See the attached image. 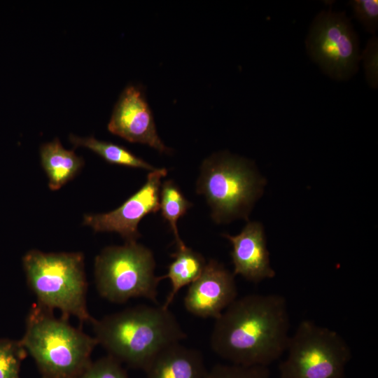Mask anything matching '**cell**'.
I'll list each match as a JSON object with an SVG mask.
<instances>
[{"instance_id": "obj_19", "label": "cell", "mask_w": 378, "mask_h": 378, "mask_svg": "<svg viewBox=\"0 0 378 378\" xmlns=\"http://www.w3.org/2000/svg\"><path fill=\"white\" fill-rule=\"evenodd\" d=\"M267 366L217 364L208 370L206 378H270Z\"/></svg>"}, {"instance_id": "obj_3", "label": "cell", "mask_w": 378, "mask_h": 378, "mask_svg": "<svg viewBox=\"0 0 378 378\" xmlns=\"http://www.w3.org/2000/svg\"><path fill=\"white\" fill-rule=\"evenodd\" d=\"M52 312L34 304L20 340L34 360L41 378H76L92 362L97 341Z\"/></svg>"}, {"instance_id": "obj_4", "label": "cell", "mask_w": 378, "mask_h": 378, "mask_svg": "<svg viewBox=\"0 0 378 378\" xmlns=\"http://www.w3.org/2000/svg\"><path fill=\"white\" fill-rule=\"evenodd\" d=\"M27 282L36 303L80 323L94 320L87 307L88 284L82 253H44L31 250L22 258Z\"/></svg>"}, {"instance_id": "obj_7", "label": "cell", "mask_w": 378, "mask_h": 378, "mask_svg": "<svg viewBox=\"0 0 378 378\" xmlns=\"http://www.w3.org/2000/svg\"><path fill=\"white\" fill-rule=\"evenodd\" d=\"M279 378H344L351 358L346 340L337 331L302 320L290 336Z\"/></svg>"}, {"instance_id": "obj_9", "label": "cell", "mask_w": 378, "mask_h": 378, "mask_svg": "<svg viewBox=\"0 0 378 378\" xmlns=\"http://www.w3.org/2000/svg\"><path fill=\"white\" fill-rule=\"evenodd\" d=\"M167 174L164 168L149 172L145 184L118 208L105 214L86 215L83 224L96 232H117L126 242L136 241L141 220L160 209L161 178Z\"/></svg>"}, {"instance_id": "obj_10", "label": "cell", "mask_w": 378, "mask_h": 378, "mask_svg": "<svg viewBox=\"0 0 378 378\" xmlns=\"http://www.w3.org/2000/svg\"><path fill=\"white\" fill-rule=\"evenodd\" d=\"M110 132L132 142L146 144L160 153H170L160 139L143 87L127 85L115 103L108 124Z\"/></svg>"}, {"instance_id": "obj_5", "label": "cell", "mask_w": 378, "mask_h": 378, "mask_svg": "<svg viewBox=\"0 0 378 378\" xmlns=\"http://www.w3.org/2000/svg\"><path fill=\"white\" fill-rule=\"evenodd\" d=\"M265 184L250 161L223 151L204 160L196 192L205 197L212 219L223 223L247 219Z\"/></svg>"}, {"instance_id": "obj_8", "label": "cell", "mask_w": 378, "mask_h": 378, "mask_svg": "<svg viewBox=\"0 0 378 378\" xmlns=\"http://www.w3.org/2000/svg\"><path fill=\"white\" fill-rule=\"evenodd\" d=\"M312 59L330 78L347 80L360 61L359 39L345 12L322 10L312 21L306 39Z\"/></svg>"}, {"instance_id": "obj_14", "label": "cell", "mask_w": 378, "mask_h": 378, "mask_svg": "<svg viewBox=\"0 0 378 378\" xmlns=\"http://www.w3.org/2000/svg\"><path fill=\"white\" fill-rule=\"evenodd\" d=\"M41 164L49 179V188L57 190L71 180L83 165L82 158L73 150H66L55 138L40 149Z\"/></svg>"}, {"instance_id": "obj_20", "label": "cell", "mask_w": 378, "mask_h": 378, "mask_svg": "<svg viewBox=\"0 0 378 378\" xmlns=\"http://www.w3.org/2000/svg\"><path fill=\"white\" fill-rule=\"evenodd\" d=\"M76 378H129L121 363L107 355L92 361Z\"/></svg>"}, {"instance_id": "obj_16", "label": "cell", "mask_w": 378, "mask_h": 378, "mask_svg": "<svg viewBox=\"0 0 378 378\" xmlns=\"http://www.w3.org/2000/svg\"><path fill=\"white\" fill-rule=\"evenodd\" d=\"M69 140L75 147H86L111 164L144 169L150 172L156 169L120 145L99 141L93 136L83 138L74 134L69 136Z\"/></svg>"}, {"instance_id": "obj_11", "label": "cell", "mask_w": 378, "mask_h": 378, "mask_svg": "<svg viewBox=\"0 0 378 378\" xmlns=\"http://www.w3.org/2000/svg\"><path fill=\"white\" fill-rule=\"evenodd\" d=\"M234 276L223 264L210 259L200 276L188 286L185 309L195 316L216 319L237 298Z\"/></svg>"}, {"instance_id": "obj_22", "label": "cell", "mask_w": 378, "mask_h": 378, "mask_svg": "<svg viewBox=\"0 0 378 378\" xmlns=\"http://www.w3.org/2000/svg\"><path fill=\"white\" fill-rule=\"evenodd\" d=\"M363 60L366 81L373 89L378 87V38L373 35L368 41L366 46L360 53Z\"/></svg>"}, {"instance_id": "obj_17", "label": "cell", "mask_w": 378, "mask_h": 378, "mask_svg": "<svg viewBox=\"0 0 378 378\" xmlns=\"http://www.w3.org/2000/svg\"><path fill=\"white\" fill-rule=\"evenodd\" d=\"M192 206L183 195L178 186L172 181H164L160 191V209L163 218L169 224L177 247L185 245L181 239L177 222Z\"/></svg>"}, {"instance_id": "obj_13", "label": "cell", "mask_w": 378, "mask_h": 378, "mask_svg": "<svg viewBox=\"0 0 378 378\" xmlns=\"http://www.w3.org/2000/svg\"><path fill=\"white\" fill-rule=\"evenodd\" d=\"M144 371L146 378H206L208 372L201 352L181 343L162 351Z\"/></svg>"}, {"instance_id": "obj_21", "label": "cell", "mask_w": 378, "mask_h": 378, "mask_svg": "<svg viewBox=\"0 0 378 378\" xmlns=\"http://www.w3.org/2000/svg\"><path fill=\"white\" fill-rule=\"evenodd\" d=\"M353 10L354 17L372 34L378 29V1L377 0H352L349 2Z\"/></svg>"}, {"instance_id": "obj_6", "label": "cell", "mask_w": 378, "mask_h": 378, "mask_svg": "<svg viewBox=\"0 0 378 378\" xmlns=\"http://www.w3.org/2000/svg\"><path fill=\"white\" fill-rule=\"evenodd\" d=\"M155 266L151 250L136 241L106 247L94 260L97 290L114 303L142 298L158 304Z\"/></svg>"}, {"instance_id": "obj_2", "label": "cell", "mask_w": 378, "mask_h": 378, "mask_svg": "<svg viewBox=\"0 0 378 378\" xmlns=\"http://www.w3.org/2000/svg\"><path fill=\"white\" fill-rule=\"evenodd\" d=\"M91 324L108 355L143 370L162 351L187 337L175 315L158 304L131 307Z\"/></svg>"}, {"instance_id": "obj_15", "label": "cell", "mask_w": 378, "mask_h": 378, "mask_svg": "<svg viewBox=\"0 0 378 378\" xmlns=\"http://www.w3.org/2000/svg\"><path fill=\"white\" fill-rule=\"evenodd\" d=\"M174 260L168 266L167 273L160 276V281L169 279L172 288L162 306L169 308L176 294L186 286H189L202 274L206 261L202 254L183 245L177 247L171 255Z\"/></svg>"}, {"instance_id": "obj_1", "label": "cell", "mask_w": 378, "mask_h": 378, "mask_svg": "<svg viewBox=\"0 0 378 378\" xmlns=\"http://www.w3.org/2000/svg\"><path fill=\"white\" fill-rule=\"evenodd\" d=\"M289 329L284 296L249 294L237 298L215 319L210 346L229 363L268 367L286 352Z\"/></svg>"}, {"instance_id": "obj_18", "label": "cell", "mask_w": 378, "mask_h": 378, "mask_svg": "<svg viewBox=\"0 0 378 378\" xmlns=\"http://www.w3.org/2000/svg\"><path fill=\"white\" fill-rule=\"evenodd\" d=\"M27 352L20 340L0 339V378H20L22 360Z\"/></svg>"}, {"instance_id": "obj_12", "label": "cell", "mask_w": 378, "mask_h": 378, "mask_svg": "<svg viewBox=\"0 0 378 378\" xmlns=\"http://www.w3.org/2000/svg\"><path fill=\"white\" fill-rule=\"evenodd\" d=\"M232 246L230 253L234 266L233 274L246 280L258 283L275 276L270 265L262 225L249 222L241 232L234 236L223 234Z\"/></svg>"}]
</instances>
